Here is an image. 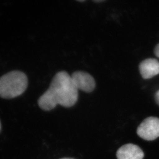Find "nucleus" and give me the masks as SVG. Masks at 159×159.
Returning a JSON list of instances; mask_svg holds the SVG:
<instances>
[{
    "label": "nucleus",
    "mask_w": 159,
    "mask_h": 159,
    "mask_svg": "<svg viewBox=\"0 0 159 159\" xmlns=\"http://www.w3.org/2000/svg\"><path fill=\"white\" fill-rule=\"evenodd\" d=\"M72 81L77 90L90 93L95 88V81L91 75L83 71H76L71 76Z\"/></svg>",
    "instance_id": "20e7f679"
},
{
    "label": "nucleus",
    "mask_w": 159,
    "mask_h": 159,
    "mask_svg": "<svg viewBox=\"0 0 159 159\" xmlns=\"http://www.w3.org/2000/svg\"><path fill=\"white\" fill-rule=\"evenodd\" d=\"M155 100L157 104L159 106V90H158L155 94Z\"/></svg>",
    "instance_id": "6e6552de"
},
{
    "label": "nucleus",
    "mask_w": 159,
    "mask_h": 159,
    "mask_svg": "<svg viewBox=\"0 0 159 159\" xmlns=\"http://www.w3.org/2000/svg\"><path fill=\"white\" fill-rule=\"evenodd\" d=\"M1 123H0V130H1Z\"/></svg>",
    "instance_id": "f8f14e48"
},
{
    "label": "nucleus",
    "mask_w": 159,
    "mask_h": 159,
    "mask_svg": "<svg viewBox=\"0 0 159 159\" xmlns=\"http://www.w3.org/2000/svg\"><path fill=\"white\" fill-rule=\"evenodd\" d=\"M78 98V90L71 76L67 72L61 71L56 74L50 88L39 98L38 105L45 111L53 109L57 105L68 108L76 104Z\"/></svg>",
    "instance_id": "f257e3e1"
},
{
    "label": "nucleus",
    "mask_w": 159,
    "mask_h": 159,
    "mask_svg": "<svg viewBox=\"0 0 159 159\" xmlns=\"http://www.w3.org/2000/svg\"><path fill=\"white\" fill-rule=\"evenodd\" d=\"M93 1L96 2V3H101V2H102L105 1V0H95Z\"/></svg>",
    "instance_id": "1a4fd4ad"
},
{
    "label": "nucleus",
    "mask_w": 159,
    "mask_h": 159,
    "mask_svg": "<svg viewBox=\"0 0 159 159\" xmlns=\"http://www.w3.org/2000/svg\"><path fill=\"white\" fill-rule=\"evenodd\" d=\"M28 86L25 74L21 71L9 72L0 77V97L10 99L22 94Z\"/></svg>",
    "instance_id": "f03ea898"
},
{
    "label": "nucleus",
    "mask_w": 159,
    "mask_h": 159,
    "mask_svg": "<svg viewBox=\"0 0 159 159\" xmlns=\"http://www.w3.org/2000/svg\"><path fill=\"white\" fill-rule=\"evenodd\" d=\"M77 1L80 2H85V0H81V1H80V0H77Z\"/></svg>",
    "instance_id": "9d476101"
},
{
    "label": "nucleus",
    "mask_w": 159,
    "mask_h": 159,
    "mask_svg": "<svg viewBox=\"0 0 159 159\" xmlns=\"http://www.w3.org/2000/svg\"><path fill=\"white\" fill-rule=\"evenodd\" d=\"M139 69L143 78H152L159 74V61L156 59H146L140 63Z\"/></svg>",
    "instance_id": "423d86ee"
},
{
    "label": "nucleus",
    "mask_w": 159,
    "mask_h": 159,
    "mask_svg": "<svg viewBox=\"0 0 159 159\" xmlns=\"http://www.w3.org/2000/svg\"><path fill=\"white\" fill-rule=\"evenodd\" d=\"M154 52H155V55H156L157 57L159 58V43L157 44L156 48H155Z\"/></svg>",
    "instance_id": "0eeeda50"
},
{
    "label": "nucleus",
    "mask_w": 159,
    "mask_h": 159,
    "mask_svg": "<svg viewBox=\"0 0 159 159\" xmlns=\"http://www.w3.org/2000/svg\"><path fill=\"white\" fill-rule=\"evenodd\" d=\"M137 134L143 139L152 141L159 137V119L149 117L145 119L137 129Z\"/></svg>",
    "instance_id": "7ed1b4c3"
},
{
    "label": "nucleus",
    "mask_w": 159,
    "mask_h": 159,
    "mask_svg": "<svg viewBox=\"0 0 159 159\" xmlns=\"http://www.w3.org/2000/svg\"><path fill=\"white\" fill-rule=\"evenodd\" d=\"M73 159V158H63V159Z\"/></svg>",
    "instance_id": "9b49d317"
},
{
    "label": "nucleus",
    "mask_w": 159,
    "mask_h": 159,
    "mask_svg": "<svg viewBox=\"0 0 159 159\" xmlns=\"http://www.w3.org/2000/svg\"><path fill=\"white\" fill-rule=\"evenodd\" d=\"M144 154L138 146L133 144H125L118 149L117 159H143Z\"/></svg>",
    "instance_id": "39448f33"
}]
</instances>
